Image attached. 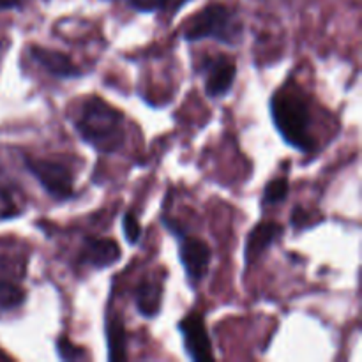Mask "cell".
<instances>
[{
	"label": "cell",
	"mask_w": 362,
	"mask_h": 362,
	"mask_svg": "<svg viewBox=\"0 0 362 362\" xmlns=\"http://www.w3.org/2000/svg\"><path fill=\"white\" fill-rule=\"evenodd\" d=\"M73 127L81 141L101 154L120 151L126 141L122 112L98 95H90L81 103Z\"/></svg>",
	"instance_id": "6da1fadb"
},
{
	"label": "cell",
	"mask_w": 362,
	"mask_h": 362,
	"mask_svg": "<svg viewBox=\"0 0 362 362\" xmlns=\"http://www.w3.org/2000/svg\"><path fill=\"white\" fill-rule=\"evenodd\" d=\"M272 122L283 140L299 152H311L317 145L311 134V113L306 95L299 87L288 83L272 94L269 101Z\"/></svg>",
	"instance_id": "7a4b0ae2"
},
{
	"label": "cell",
	"mask_w": 362,
	"mask_h": 362,
	"mask_svg": "<svg viewBox=\"0 0 362 362\" xmlns=\"http://www.w3.org/2000/svg\"><path fill=\"white\" fill-rule=\"evenodd\" d=\"M182 37L189 42L214 39L221 45L235 46L243 39V23L230 7L223 4H209L187 21Z\"/></svg>",
	"instance_id": "3957f363"
},
{
	"label": "cell",
	"mask_w": 362,
	"mask_h": 362,
	"mask_svg": "<svg viewBox=\"0 0 362 362\" xmlns=\"http://www.w3.org/2000/svg\"><path fill=\"white\" fill-rule=\"evenodd\" d=\"M23 165L53 200L67 202L76 197L73 172L66 165L32 156H23Z\"/></svg>",
	"instance_id": "277c9868"
},
{
	"label": "cell",
	"mask_w": 362,
	"mask_h": 362,
	"mask_svg": "<svg viewBox=\"0 0 362 362\" xmlns=\"http://www.w3.org/2000/svg\"><path fill=\"white\" fill-rule=\"evenodd\" d=\"M175 239L179 240V258L184 272H186L187 281H189L191 288H197L204 281L209 267H211V246L198 237L186 235V232L175 235Z\"/></svg>",
	"instance_id": "5b68a950"
},
{
	"label": "cell",
	"mask_w": 362,
	"mask_h": 362,
	"mask_svg": "<svg viewBox=\"0 0 362 362\" xmlns=\"http://www.w3.org/2000/svg\"><path fill=\"white\" fill-rule=\"evenodd\" d=\"M180 336H182V345L187 357L191 361H214V350H212L211 336H209L207 325H205L204 315L200 311H189L177 325Z\"/></svg>",
	"instance_id": "8992f818"
},
{
	"label": "cell",
	"mask_w": 362,
	"mask_h": 362,
	"mask_svg": "<svg viewBox=\"0 0 362 362\" xmlns=\"http://www.w3.org/2000/svg\"><path fill=\"white\" fill-rule=\"evenodd\" d=\"M204 88L209 98H223L233 87L237 76L235 60L225 53H216L204 59L202 64Z\"/></svg>",
	"instance_id": "52a82bcc"
},
{
	"label": "cell",
	"mask_w": 362,
	"mask_h": 362,
	"mask_svg": "<svg viewBox=\"0 0 362 362\" xmlns=\"http://www.w3.org/2000/svg\"><path fill=\"white\" fill-rule=\"evenodd\" d=\"M122 257L119 244L106 237H85L78 255V264L92 269H106L115 265Z\"/></svg>",
	"instance_id": "ba28073f"
},
{
	"label": "cell",
	"mask_w": 362,
	"mask_h": 362,
	"mask_svg": "<svg viewBox=\"0 0 362 362\" xmlns=\"http://www.w3.org/2000/svg\"><path fill=\"white\" fill-rule=\"evenodd\" d=\"M28 53H30L32 60L39 64L52 76L60 78V80H71V78L81 76V69L73 62V59L67 53L37 45H32L28 48Z\"/></svg>",
	"instance_id": "9c48e42d"
},
{
	"label": "cell",
	"mask_w": 362,
	"mask_h": 362,
	"mask_svg": "<svg viewBox=\"0 0 362 362\" xmlns=\"http://www.w3.org/2000/svg\"><path fill=\"white\" fill-rule=\"evenodd\" d=\"M283 226L276 221H262L247 233L244 244V260L246 264H255L276 240L281 239Z\"/></svg>",
	"instance_id": "30bf717a"
},
{
	"label": "cell",
	"mask_w": 362,
	"mask_h": 362,
	"mask_svg": "<svg viewBox=\"0 0 362 362\" xmlns=\"http://www.w3.org/2000/svg\"><path fill=\"white\" fill-rule=\"evenodd\" d=\"M163 283L161 279L145 278L134 288V306L144 318H156L161 311Z\"/></svg>",
	"instance_id": "8fae6325"
},
{
	"label": "cell",
	"mask_w": 362,
	"mask_h": 362,
	"mask_svg": "<svg viewBox=\"0 0 362 362\" xmlns=\"http://www.w3.org/2000/svg\"><path fill=\"white\" fill-rule=\"evenodd\" d=\"M106 345H108L110 361L127 359V332L119 315L106 318Z\"/></svg>",
	"instance_id": "7c38bea8"
},
{
	"label": "cell",
	"mask_w": 362,
	"mask_h": 362,
	"mask_svg": "<svg viewBox=\"0 0 362 362\" xmlns=\"http://www.w3.org/2000/svg\"><path fill=\"white\" fill-rule=\"evenodd\" d=\"M290 191V182L285 177H274L269 180L267 186L264 187V194H262V207H271V205L281 204L286 200Z\"/></svg>",
	"instance_id": "4fadbf2b"
},
{
	"label": "cell",
	"mask_w": 362,
	"mask_h": 362,
	"mask_svg": "<svg viewBox=\"0 0 362 362\" xmlns=\"http://www.w3.org/2000/svg\"><path fill=\"white\" fill-rule=\"evenodd\" d=\"M27 299V293L21 286L13 281H0V310H16Z\"/></svg>",
	"instance_id": "5bb4252c"
},
{
	"label": "cell",
	"mask_w": 362,
	"mask_h": 362,
	"mask_svg": "<svg viewBox=\"0 0 362 362\" xmlns=\"http://www.w3.org/2000/svg\"><path fill=\"white\" fill-rule=\"evenodd\" d=\"M322 219H324V216L318 211H308V209L297 205L292 211V214H290V225H292L297 232H300V230L313 228L315 225L322 223Z\"/></svg>",
	"instance_id": "9a60e30c"
},
{
	"label": "cell",
	"mask_w": 362,
	"mask_h": 362,
	"mask_svg": "<svg viewBox=\"0 0 362 362\" xmlns=\"http://www.w3.org/2000/svg\"><path fill=\"white\" fill-rule=\"evenodd\" d=\"M21 214V205L18 204L13 191L0 186V221H9Z\"/></svg>",
	"instance_id": "2e32d148"
},
{
	"label": "cell",
	"mask_w": 362,
	"mask_h": 362,
	"mask_svg": "<svg viewBox=\"0 0 362 362\" xmlns=\"http://www.w3.org/2000/svg\"><path fill=\"white\" fill-rule=\"evenodd\" d=\"M55 349H57V354H59V357L62 361H83L88 357V354L85 352V349L74 345V343L71 341L66 334L60 336V338H57Z\"/></svg>",
	"instance_id": "e0dca14e"
},
{
	"label": "cell",
	"mask_w": 362,
	"mask_h": 362,
	"mask_svg": "<svg viewBox=\"0 0 362 362\" xmlns=\"http://www.w3.org/2000/svg\"><path fill=\"white\" fill-rule=\"evenodd\" d=\"M122 233L124 239H126L127 244H131V246H136L141 240V235H144V228H141L140 221H138V218L131 211H127L126 214L122 216Z\"/></svg>",
	"instance_id": "ac0fdd59"
},
{
	"label": "cell",
	"mask_w": 362,
	"mask_h": 362,
	"mask_svg": "<svg viewBox=\"0 0 362 362\" xmlns=\"http://www.w3.org/2000/svg\"><path fill=\"white\" fill-rule=\"evenodd\" d=\"M124 2L138 13H159V11H165L170 0H124Z\"/></svg>",
	"instance_id": "d6986e66"
},
{
	"label": "cell",
	"mask_w": 362,
	"mask_h": 362,
	"mask_svg": "<svg viewBox=\"0 0 362 362\" xmlns=\"http://www.w3.org/2000/svg\"><path fill=\"white\" fill-rule=\"evenodd\" d=\"M21 4H23V0H0V11L16 9Z\"/></svg>",
	"instance_id": "ffe728a7"
}]
</instances>
